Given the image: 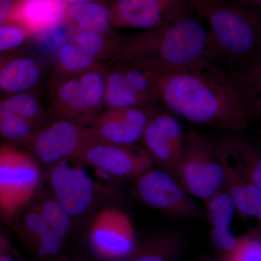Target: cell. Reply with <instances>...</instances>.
Segmentation results:
<instances>
[{
	"mask_svg": "<svg viewBox=\"0 0 261 261\" xmlns=\"http://www.w3.org/2000/svg\"><path fill=\"white\" fill-rule=\"evenodd\" d=\"M147 74L159 102L187 121L229 132L248 126V115L226 70L216 62L202 60Z\"/></svg>",
	"mask_w": 261,
	"mask_h": 261,
	"instance_id": "6da1fadb",
	"label": "cell"
},
{
	"mask_svg": "<svg viewBox=\"0 0 261 261\" xmlns=\"http://www.w3.org/2000/svg\"><path fill=\"white\" fill-rule=\"evenodd\" d=\"M184 10L159 27L135 35L123 37L114 58L146 73H161L202 60L219 64V55L210 32Z\"/></svg>",
	"mask_w": 261,
	"mask_h": 261,
	"instance_id": "7a4b0ae2",
	"label": "cell"
},
{
	"mask_svg": "<svg viewBox=\"0 0 261 261\" xmlns=\"http://www.w3.org/2000/svg\"><path fill=\"white\" fill-rule=\"evenodd\" d=\"M190 8L207 22L224 68L261 53L260 10L231 0H191Z\"/></svg>",
	"mask_w": 261,
	"mask_h": 261,
	"instance_id": "3957f363",
	"label": "cell"
},
{
	"mask_svg": "<svg viewBox=\"0 0 261 261\" xmlns=\"http://www.w3.org/2000/svg\"><path fill=\"white\" fill-rule=\"evenodd\" d=\"M175 178L202 202L224 189V172L214 145L195 128L187 134Z\"/></svg>",
	"mask_w": 261,
	"mask_h": 261,
	"instance_id": "277c9868",
	"label": "cell"
},
{
	"mask_svg": "<svg viewBox=\"0 0 261 261\" xmlns=\"http://www.w3.org/2000/svg\"><path fill=\"white\" fill-rule=\"evenodd\" d=\"M67 161L48 166L47 177L57 200L63 205L73 224L89 219L94 210L114 190L96 183L80 166H69Z\"/></svg>",
	"mask_w": 261,
	"mask_h": 261,
	"instance_id": "5b68a950",
	"label": "cell"
},
{
	"mask_svg": "<svg viewBox=\"0 0 261 261\" xmlns=\"http://www.w3.org/2000/svg\"><path fill=\"white\" fill-rule=\"evenodd\" d=\"M97 137L90 126H80L63 118H47L25 145L38 163L48 166L63 161L75 162Z\"/></svg>",
	"mask_w": 261,
	"mask_h": 261,
	"instance_id": "8992f818",
	"label": "cell"
},
{
	"mask_svg": "<svg viewBox=\"0 0 261 261\" xmlns=\"http://www.w3.org/2000/svg\"><path fill=\"white\" fill-rule=\"evenodd\" d=\"M42 176L31 154L13 147L0 149V207L5 214L14 216L30 203Z\"/></svg>",
	"mask_w": 261,
	"mask_h": 261,
	"instance_id": "52a82bcc",
	"label": "cell"
},
{
	"mask_svg": "<svg viewBox=\"0 0 261 261\" xmlns=\"http://www.w3.org/2000/svg\"><path fill=\"white\" fill-rule=\"evenodd\" d=\"M132 180L137 197L147 207L178 219L205 217V213L167 171L152 168Z\"/></svg>",
	"mask_w": 261,
	"mask_h": 261,
	"instance_id": "ba28073f",
	"label": "cell"
},
{
	"mask_svg": "<svg viewBox=\"0 0 261 261\" xmlns=\"http://www.w3.org/2000/svg\"><path fill=\"white\" fill-rule=\"evenodd\" d=\"M105 107L147 108L157 106L148 75L123 61L104 63Z\"/></svg>",
	"mask_w": 261,
	"mask_h": 261,
	"instance_id": "9c48e42d",
	"label": "cell"
},
{
	"mask_svg": "<svg viewBox=\"0 0 261 261\" xmlns=\"http://www.w3.org/2000/svg\"><path fill=\"white\" fill-rule=\"evenodd\" d=\"M88 240L89 246L99 258L122 260L135 250V228L126 213L114 207H103L92 219Z\"/></svg>",
	"mask_w": 261,
	"mask_h": 261,
	"instance_id": "30bf717a",
	"label": "cell"
},
{
	"mask_svg": "<svg viewBox=\"0 0 261 261\" xmlns=\"http://www.w3.org/2000/svg\"><path fill=\"white\" fill-rule=\"evenodd\" d=\"M75 162L92 166L116 177L130 179L154 166L143 147L114 143L99 135Z\"/></svg>",
	"mask_w": 261,
	"mask_h": 261,
	"instance_id": "8fae6325",
	"label": "cell"
},
{
	"mask_svg": "<svg viewBox=\"0 0 261 261\" xmlns=\"http://www.w3.org/2000/svg\"><path fill=\"white\" fill-rule=\"evenodd\" d=\"M186 135L177 118L159 109L149 119L140 142L154 164L175 177Z\"/></svg>",
	"mask_w": 261,
	"mask_h": 261,
	"instance_id": "7c38bea8",
	"label": "cell"
},
{
	"mask_svg": "<svg viewBox=\"0 0 261 261\" xmlns=\"http://www.w3.org/2000/svg\"><path fill=\"white\" fill-rule=\"evenodd\" d=\"M191 0H111L108 5L113 29L159 27L190 8Z\"/></svg>",
	"mask_w": 261,
	"mask_h": 261,
	"instance_id": "4fadbf2b",
	"label": "cell"
},
{
	"mask_svg": "<svg viewBox=\"0 0 261 261\" xmlns=\"http://www.w3.org/2000/svg\"><path fill=\"white\" fill-rule=\"evenodd\" d=\"M159 108H108L97 117L91 128L105 140L121 144L136 145L140 142L151 117Z\"/></svg>",
	"mask_w": 261,
	"mask_h": 261,
	"instance_id": "5bb4252c",
	"label": "cell"
},
{
	"mask_svg": "<svg viewBox=\"0 0 261 261\" xmlns=\"http://www.w3.org/2000/svg\"><path fill=\"white\" fill-rule=\"evenodd\" d=\"M68 6L62 0H15L8 20L34 37L64 21Z\"/></svg>",
	"mask_w": 261,
	"mask_h": 261,
	"instance_id": "9a60e30c",
	"label": "cell"
},
{
	"mask_svg": "<svg viewBox=\"0 0 261 261\" xmlns=\"http://www.w3.org/2000/svg\"><path fill=\"white\" fill-rule=\"evenodd\" d=\"M51 97L47 118H63L85 127L95 121L84 103L78 75L53 80Z\"/></svg>",
	"mask_w": 261,
	"mask_h": 261,
	"instance_id": "2e32d148",
	"label": "cell"
},
{
	"mask_svg": "<svg viewBox=\"0 0 261 261\" xmlns=\"http://www.w3.org/2000/svg\"><path fill=\"white\" fill-rule=\"evenodd\" d=\"M212 143L224 172V188L232 197L236 211L245 219L253 218L260 222L261 188L233 167L224 151Z\"/></svg>",
	"mask_w": 261,
	"mask_h": 261,
	"instance_id": "e0dca14e",
	"label": "cell"
},
{
	"mask_svg": "<svg viewBox=\"0 0 261 261\" xmlns=\"http://www.w3.org/2000/svg\"><path fill=\"white\" fill-rule=\"evenodd\" d=\"M239 99L250 117L261 113V53L225 68Z\"/></svg>",
	"mask_w": 261,
	"mask_h": 261,
	"instance_id": "ac0fdd59",
	"label": "cell"
},
{
	"mask_svg": "<svg viewBox=\"0 0 261 261\" xmlns=\"http://www.w3.org/2000/svg\"><path fill=\"white\" fill-rule=\"evenodd\" d=\"M19 233L41 260H61L65 243L43 221L35 205L29 206L23 213Z\"/></svg>",
	"mask_w": 261,
	"mask_h": 261,
	"instance_id": "d6986e66",
	"label": "cell"
},
{
	"mask_svg": "<svg viewBox=\"0 0 261 261\" xmlns=\"http://www.w3.org/2000/svg\"><path fill=\"white\" fill-rule=\"evenodd\" d=\"M44 75V67L37 58L27 54L15 57L0 68V90L12 94L30 92Z\"/></svg>",
	"mask_w": 261,
	"mask_h": 261,
	"instance_id": "ffe728a7",
	"label": "cell"
},
{
	"mask_svg": "<svg viewBox=\"0 0 261 261\" xmlns=\"http://www.w3.org/2000/svg\"><path fill=\"white\" fill-rule=\"evenodd\" d=\"M214 143L224 151L233 167L261 188L260 152L255 145L236 136H221Z\"/></svg>",
	"mask_w": 261,
	"mask_h": 261,
	"instance_id": "44dd1931",
	"label": "cell"
},
{
	"mask_svg": "<svg viewBox=\"0 0 261 261\" xmlns=\"http://www.w3.org/2000/svg\"><path fill=\"white\" fill-rule=\"evenodd\" d=\"M65 20L75 32L108 33L114 31L107 4L94 1L68 5Z\"/></svg>",
	"mask_w": 261,
	"mask_h": 261,
	"instance_id": "7402d4cb",
	"label": "cell"
},
{
	"mask_svg": "<svg viewBox=\"0 0 261 261\" xmlns=\"http://www.w3.org/2000/svg\"><path fill=\"white\" fill-rule=\"evenodd\" d=\"M123 36L113 31L108 33L75 32L71 41L82 50L93 56L100 63L115 58L123 42Z\"/></svg>",
	"mask_w": 261,
	"mask_h": 261,
	"instance_id": "603a6c76",
	"label": "cell"
},
{
	"mask_svg": "<svg viewBox=\"0 0 261 261\" xmlns=\"http://www.w3.org/2000/svg\"><path fill=\"white\" fill-rule=\"evenodd\" d=\"M56 60L53 80L80 75L100 63L72 42L67 43L60 49Z\"/></svg>",
	"mask_w": 261,
	"mask_h": 261,
	"instance_id": "cb8c5ba5",
	"label": "cell"
},
{
	"mask_svg": "<svg viewBox=\"0 0 261 261\" xmlns=\"http://www.w3.org/2000/svg\"><path fill=\"white\" fill-rule=\"evenodd\" d=\"M43 221L63 240L66 241L73 228V221L53 194L44 192L34 204Z\"/></svg>",
	"mask_w": 261,
	"mask_h": 261,
	"instance_id": "d4e9b609",
	"label": "cell"
},
{
	"mask_svg": "<svg viewBox=\"0 0 261 261\" xmlns=\"http://www.w3.org/2000/svg\"><path fill=\"white\" fill-rule=\"evenodd\" d=\"M78 78L84 103L96 120L105 108L104 63L86 70Z\"/></svg>",
	"mask_w": 261,
	"mask_h": 261,
	"instance_id": "484cf974",
	"label": "cell"
},
{
	"mask_svg": "<svg viewBox=\"0 0 261 261\" xmlns=\"http://www.w3.org/2000/svg\"><path fill=\"white\" fill-rule=\"evenodd\" d=\"M205 216L212 228H231L236 207L232 197L225 190H220L204 201Z\"/></svg>",
	"mask_w": 261,
	"mask_h": 261,
	"instance_id": "4316f807",
	"label": "cell"
},
{
	"mask_svg": "<svg viewBox=\"0 0 261 261\" xmlns=\"http://www.w3.org/2000/svg\"><path fill=\"white\" fill-rule=\"evenodd\" d=\"M75 34L73 27L65 20L34 36L38 49L46 56L56 57L63 45L70 42Z\"/></svg>",
	"mask_w": 261,
	"mask_h": 261,
	"instance_id": "83f0119b",
	"label": "cell"
},
{
	"mask_svg": "<svg viewBox=\"0 0 261 261\" xmlns=\"http://www.w3.org/2000/svg\"><path fill=\"white\" fill-rule=\"evenodd\" d=\"M30 35L14 24L0 25V51L10 50L23 45Z\"/></svg>",
	"mask_w": 261,
	"mask_h": 261,
	"instance_id": "f1b7e54d",
	"label": "cell"
},
{
	"mask_svg": "<svg viewBox=\"0 0 261 261\" xmlns=\"http://www.w3.org/2000/svg\"><path fill=\"white\" fill-rule=\"evenodd\" d=\"M228 261H261L260 242L250 237L242 238L238 249L229 253Z\"/></svg>",
	"mask_w": 261,
	"mask_h": 261,
	"instance_id": "f546056e",
	"label": "cell"
},
{
	"mask_svg": "<svg viewBox=\"0 0 261 261\" xmlns=\"http://www.w3.org/2000/svg\"><path fill=\"white\" fill-rule=\"evenodd\" d=\"M211 238L216 246L228 253L238 249L242 239L237 238L231 228H212Z\"/></svg>",
	"mask_w": 261,
	"mask_h": 261,
	"instance_id": "4dcf8cb0",
	"label": "cell"
},
{
	"mask_svg": "<svg viewBox=\"0 0 261 261\" xmlns=\"http://www.w3.org/2000/svg\"><path fill=\"white\" fill-rule=\"evenodd\" d=\"M169 239L161 238L160 242L152 244L148 249L128 261H168L166 251L171 248Z\"/></svg>",
	"mask_w": 261,
	"mask_h": 261,
	"instance_id": "1f68e13d",
	"label": "cell"
},
{
	"mask_svg": "<svg viewBox=\"0 0 261 261\" xmlns=\"http://www.w3.org/2000/svg\"><path fill=\"white\" fill-rule=\"evenodd\" d=\"M12 5L13 0H0V25L8 20Z\"/></svg>",
	"mask_w": 261,
	"mask_h": 261,
	"instance_id": "d6a6232c",
	"label": "cell"
},
{
	"mask_svg": "<svg viewBox=\"0 0 261 261\" xmlns=\"http://www.w3.org/2000/svg\"><path fill=\"white\" fill-rule=\"evenodd\" d=\"M231 1L238 3V4L244 5V6L260 10L261 0H231Z\"/></svg>",
	"mask_w": 261,
	"mask_h": 261,
	"instance_id": "836d02e7",
	"label": "cell"
},
{
	"mask_svg": "<svg viewBox=\"0 0 261 261\" xmlns=\"http://www.w3.org/2000/svg\"><path fill=\"white\" fill-rule=\"evenodd\" d=\"M8 242L6 241L4 237L0 233V255H1L5 250H8Z\"/></svg>",
	"mask_w": 261,
	"mask_h": 261,
	"instance_id": "e575fe53",
	"label": "cell"
},
{
	"mask_svg": "<svg viewBox=\"0 0 261 261\" xmlns=\"http://www.w3.org/2000/svg\"><path fill=\"white\" fill-rule=\"evenodd\" d=\"M67 5H74L80 4V3H88V2H94L99 1L101 2L100 0H62Z\"/></svg>",
	"mask_w": 261,
	"mask_h": 261,
	"instance_id": "d590c367",
	"label": "cell"
},
{
	"mask_svg": "<svg viewBox=\"0 0 261 261\" xmlns=\"http://www.w3.org/2000/svg\"><path fill=\"white\" fill-rule=\"evenodd\" d=\"M0 261H21L19 260H16L14 257L10 256V255H8V250H5L1 255H0Z\"/></svg>",
	"mask_w": 261,
	"mask_h": 261,
	"instance_id": "8d00e7d4",
	"label": "cell"
}]
</instances>
